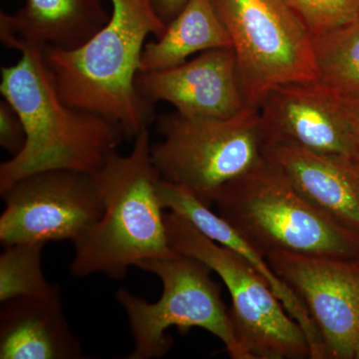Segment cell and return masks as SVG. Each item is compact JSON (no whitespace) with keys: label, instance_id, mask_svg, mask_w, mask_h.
I'll return each instance as SVG.
<instances>
[{"label":"cell","instance_id":"obj_23","mask_svg":"<svg viewBox=\"0 0 359 359\" xmlns=\"http://www.w3.org/2000/svg\"><path fill=\"white\" fill-rule=\"evenodd\" d=\"M188 0H153L156 13L166 25L178 16Z\"/></svg>","mask_w":359,"mask_h":359},{"label":"cell","instance_id":"obj_7","mask_svg":"<svg viewBox=\"0 0 359 359\" xmlns=\"http://www.w3.org/2000/svg\"><path fill=\"white\" fill-rule=\"evenodd\" d=\"M165 224L172 249L207 264L228 287L236 334L252 359L311 358L304 330L247 259L176 212H165Z\"/></svg>","mask_w":359,"mask_h":359},{"label":"cell","instance_id":"obj_22","mask_svg":"<svg viewBox=\"0 0 359 359\" xmlns=\"http://www.w3.org/2000/svg\"><path fill=\"white\" fill-rule=\"evenodd\" d=\"M325 89L327 90L340 114L344 116L347 125H348L351 136H353L354 149H355V160L359 162V96L337 93V92Z\"/></svg>","mask_w":359,"mask_h":359},{"label":"cell","instance_id":"obj_2","mask_svg":"<svg viewBox=\"0 0 359 359\" xmlns=\"http://www.w3.org/2000/svg\"><path fill=\"white\" fill-rule=\"evenodd\" d=\"M109 1V21L86 43L73 50L45 46L44 58L66 104L109 118L131 139L155 119L135 81L146 39H160L167 25L153 0Z\"/></svg>","mask_w":359,"mask_h":359},{"label":"cell","instance_id":"obj_17","mask_svg":"<svg viewBox=\"0 0 359 359\" xmlns=\"http://www.w3.org/2000/svg\"><path fill=\"white\" fill-rule=\"evenodd\" d=\"M226 47H231L230 35L212 0H188L162 36L146 43L139 72L175 67L194 54Z\"/></svg>","mask_w":359,"mask_h":359},{"label":"cell","instance_id":"obj_10","mask_svg":"<svg viewBox=\"0 0 359 359\" xmlns=\"http://www.w3.org/2000/svg\"><path fill=\"white\" fill-rule=\"evenodd\" d=\"M266 261L304 302L327 358L353 359L359 339V261L275 252Z\"/></svg>","mask_w":359,"mask_h":359},{"label":"cell","instance_id":"obj_6","mask_svg":"<svg viewBox=\"0 0 359 359\" xmlns=\"http://www.w3.org/2000/svg\"><path fill=\"white\" fill-rule=\"evenodd\" d=\"M162 140L152 144L161 178L186 188L211 208L226 184L264 160L259 110L229 118L185 117L176 111L156 119Z\"/></svg>","mask_w":359,"mask_h":359},{"label":"cell","instance_id":"obj_20","mask_svg":"<svg viewBox=\"0 0 359 359\" xmlns=\"http://www.w3.org/2000/svg\"><path fill=\"white\" fill-rule=\"evenodd\" d=\"M311 39L359 18V0H283Z\"/></svg>","mask_w":359,"mask_h":359},{"label":"cell","instance_id":"obj_13","mask_svg":"<svg viewBox=\"0 0 359 359\" xmlns=\"http://www.w3.org/2000/svg\"><path fill=\"white\" fill-rule=\"evenodd\" d=\"M264 156L309 204L359 238V162L292 143L264 144Z\"/></svg>","mask_w":359,"mask_h":359},{"label":"cell","instance_id":"obj_8","mask_svg":"<svg viewBox=\"0 0 359 359\" xmlns=\"http://www.w3.org/2000/svg\"><path fill=\"white\" fill-rule=\"evenodd\" d=\"M237 62L247 107L271 90L318 79L313 39L283 0H212Z\"/></svg>","mask_w":359,"mask_h":359},{"label":"cell","instance_id":"obj_25","mask_svg":"<svg viewBox=\"0 0 359 359\" xmlns=\"http://www.w3.org/2000/svg\"><path fill=\"white\" fill-rule=\"evenodd\" d=\"M356 259L359 261V242H358V257H356Z\"/></svg>","mask_w":359,"mask_h":359},{"label":"cell","instance_id":"obj_21","mask_svg":"<svg viewBox=\"0 0 359 359\" xmlns=\"http://www.w3.org/2000/svg\"><path fill=\"white\" fill-rule=\"evenodd\" d=\"M25 142V125L13 106L2 98L0 101V146L13 157L22 151Z\"/></svg>","mask_w":359,"mask_h":359},{"label":"cell","instance_id":"obj_9","mask_svg":"<svg viewBox=\"0 0 359 359\" xmlns=\"http://www.w3.org/2000/svg\"><path fill=\"white\" fill-rule=\"evenodd\" d=\"M2 245L20 243L74 244L100 219L104 203L91 175L47 170L26 176L0 193Z\"/></svg>","mask_w":359,"mask_h":359},{"label":"cell","instance_id":"obj_3","mask_svg":"<svg viewBox=\"0 0 359 359\" xmlns=\"http://www.w3.org/2000/svg\"><path fill=\"white\" fill-rule=\"evenodd\" d=\"M148 127L134 138L128 155L115 152L90 174L104 203L100 219L77 242L70 266L73 276L104 273L123 280L130 266L146 259L174 256L165 212L156 183Z\"/></svg>","mask_w":359,"mask_h":359},{"label":"cell","instance_id":"obj_14","mask_svg":"<svg viewBox=\"0 0 359 359\" xmlns=\"http://www.w3.org/2000/svg\"><path fill=\"white\" fill-rule=\"evenodd\" d=\"M103 0H25L15 14L0 11V41L73 50L109 21Z\"/></svg>","mask_w":359,"mask_h":359},{"label":"cell","instance_id":"obj_5","mask_svg":"<svg viewBox=\"0 0 359 359\" xmlns=\"http://www.w3.org/2000/svg\"><path fill=\"white\" fill-rule=\"evenodd\" d=\"M136 266L158 276L163 290L156 302H148L126 289L116 292L134 339L133 351L127 358H164L173 346L168 330L175 327L183 334L193 327L202 328L223 342L231 358L252 359L238 340L219 285L211 278L212 269L207 264L177 252L146 259Z\"/></svg>","mask_w":359,"mask_h":359},{"label":"cell","instance_id":"obj_11","mask_svg":"<svg viewBox=\"0 0 359 359\" xmlns=\"http://www.w3.org/2000/svg\"><path fill=\"white\" fill-rule=\"evenodd\" d=\"M136 88L154 104H172L185 117L229 118L247 107L231 47L211 49L183 65L137 74Z\"/></svg>","mask_w":359,"mask_h":359},{"label":"cell","instance_id":"obj_1","mask_svg":"<svg viewBox=\"0 0 359 359\" xmlns=\"http://www.w3.org/2000/svg\"><path fill=\"white\" fill-rule=\"evenodd\" d=\"M44 47L21 44V57L1 67L0 93L25 125V148L0 165V193L29 175L65 169L92 174L125 137L109 118L66 104L44 58Z\"/></svg>","mask_w":359,"mask_h":359},{"label":"cell","instance_id":"obj_4","mask_svg":"<svg viewBox=\"0 0 359 359\" xmlns=\"http://www.w3.org/2000/svg\"><path fill=\"white\" fill-rule=\"evenodd\" d=\"M214 205L219 216L264 257L275 252L358 257V236L309 204L266 158L226 184Z\"/></svg>","mask_w":359,"mask_h":359},{"label":"cell","instance_id":"obj_16","mask_svg":"<svg viewBox=\"0 0 359 359\" xmlns=\"http://www.w3.org/2000/svg\"><path fill=\"white\" fill-rule=\"evenodd\" d=\"M156 191L163 209L181 215L208 238L235 250L247 259L264 276L290 316L304 330L311 349V359H327L320 332L304 302L273 273L263 254L241 236L218 212H212L211 208L203 204L184 187L160 177L156 183Z\"/></svg>","mask_w":359,"mask_h":359},{"label":"cell","instance_id":"obj_19","mask_svg":"<svg viewBox=\"0 0 359 359\" xmlns=\"http://www.w3.org/2000/svg\"><path fill=\"white\" fill-rule=\"evenodd\" d=\"M44 244L6 245L0 256V302L18 297H46L60 290L45 278L41 268Z\"/></svg>","mask_w":359,"mask_h":359},{"label":"cell","instance_id":"obj_12","mask_svg":"<svg viewBox=\"0 0 359 359\" xmlns=\"http://www.w3.org/2000/svg\"><path fill=\"white\" fill-rule=\"evenodd\" d=\"M257 110L264 144L285 142L355 159L348 125L316 80L276 87Z\"/></svg>","mask_w":359,"mask_h":359},{"label":"cell","instance_id":"obj_18","mask_svg":"<svg viewBox=\"0 0 359 359\" xmlns=\"http://www.w3.org/2000/svg\"><path fill=\"white\" fill-rule=\"evenodd\" d=\"M311 39L316 81L330 91L359 96V18Z\"/></svg>","mask_w":359,"mask_h":359},{"label":"cell","instance_id":"obj_24","mask_svg":"<svg viewBox=\"0 0 359 359\" xmlns=\"http://www.w3.org/2000/svg\"><path fill=\"white\" fill-rule=\"evenodd\" d=\"M353 359H359V339L356 344L355 351H354Z\"/></svg>","mask_w":359,"mask_h":359},{"label":"cell","instance_id":"obj_15","mask_svg":"<svg viewBox=\"0 0 359 359\" xmlns=\"http://www.w3.org/2000/svg\"><path fill=\"white\" fill-rule=\"evenodd\" d=\"M81 346L66 320L61 290L1 304L0 358L78 359Z\"/></svg>","mask_w":359,"mask_h":359}]
</instances>
